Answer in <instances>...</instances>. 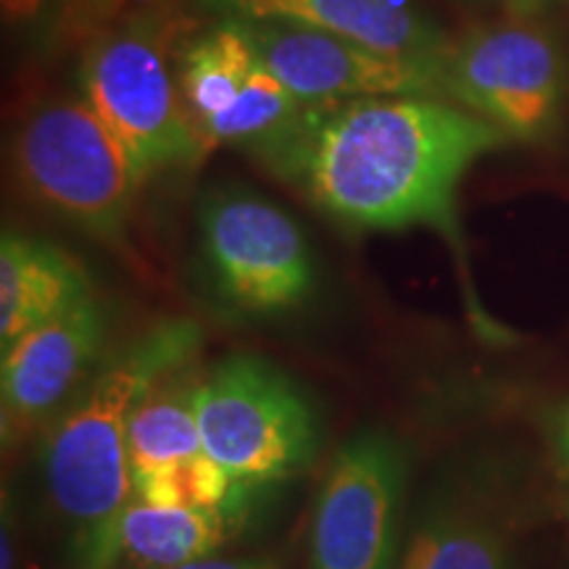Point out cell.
Masks as SVG:
<instances>
[{
	"label": "cell",
	"mask_w": 569,
	"mask_h": 569,
	"mask_svg": "<svg viewBox=\"0 0 569 569\" xmlns=\"http://www.w3.org/2000/svg\"><path fill=\"white\" fill-rule=\"evenodd\" d=\"M507 134L430 96L303 106L274 138L251 148L269 172L353 230H438L459 253L457 193L475 161Z\"/></svg>",
	"instance_id": "6da1fadb"
},
{
	"label": "cell",
	"mask_w": 569,
	"mask_h": 569,
	"mask_svg": "<svg viewBox=\"0 0 569 569\" xmlns=\"http://www.w3.org/2000/svg\"><path fill=\"white\" fill-rule=\"evenodd\" d=\"M201 327L169 319L142 332L92 372L48 425L40 461L48 493L67 522L80 569H113L119 525L134 498L127 436L142 398L184 369Z\"/></svg>",
	"instance_id": "7a4b0ae2"
},
{
	"label": "cell",
	"mask_w": 569,
	"mask_h": 569,
	"mask_svg": "<svg viewBox=\"0 0 569 569\" xmlns=\"http://www.w3.org/2000/svg\"><path fill=\"white\" fill-rule=\"evenodd\" d=\"M172 32L159 9H132L82 46L80 92L124 148L140 190L193 167L206 148L184 109Z\"/></svg>",
	"instance_id": "3957f363"
},
{
	"label": "cell",
	"mask_w": 569,
	"mask_h": 569,
	"mask_svg": "<svg viewBox=\"0 0 569 569\" xmlns=\"http://www.w3.org/2000/svg\"><path fill=\"white\" fill-rule=\"evenodd\" d=\"M13 163L46 209L98 243L127 246L140 184L124 148L82 96L34 106L13 140Z\"/></svg>",
	"instance_id": "277c9868"
},
{
	"label": "cell",
	"mask_w": 569,
	"mask_h": 569,
	"mask_svg": "<svg viewBox=\"0 0 569 569\" xmlns=\"http://www.w3.org/2000/svg\"><path fill=\"white\" fill-rule=\"evenodd\" d=\"M203 453L243 486H272L317 457L319 425L293 382L269 361L230 356L198 380Z\"/></svg>",
	"instance_id": "5b68a950"
},
{
	"label": "cell",
	"mask_w": 569,
	"mask_h": 569,
	"mask_svg": "<svg viewBox=\"0 0 569 569\" xmlns=\"http://www.w3.org/2000/svg\"><path fill=\"white\" fill-rule=\"evenodd\" d=\"M565 63L557 40L532 21L469 30L443 56V98L486 119L507 140H540L557 124Z\"/></svg>",
	"instance_id": "8992f818"
},
{
	"label": "cell",
	"mask_w": 569,
	"mask_h": 569,
	"mask_svg": "<svg viewBox=\"0 0 569 569\" xmlns=\"http://www.w3.org/2000/svg\"><path fill=\"white\" fill-rule=\"evenodd\" d=\"M201 243L213 288L246 315H282L315 288L301 227L280 206L246 190H219L201 206Z\"/></svg>",
	"instance_id": "52a82bcc"
},
{
	"label": "cell",
	"mask_w": 569,
	"mask_h": 569,
	"mask_svg": "<svg viewBox=\"0 0 569 569\" xmlns=\"http://www.w3.org/2000/svg\"><path fill=\"white\" fill-rule=\"evenodd\" d=\"M407 453L382 430L348 440L332 459L311 525L309 569H396Z\"/></svg>",
	"instance_id": "ba28073f"
},
{
	"label": "cell",
	"mask_w": 569,
	"mask_h": 569,
	"mask_svg": "<svg viewBox=\"0 0 569 569\" xmlns=\"http://www.w3.org/2000/svg\"><path fill=\"white\" fill-rule=\"evenodd\" d=\"M180 84L203 148L246 146L274 138L303 106L277 80L238 21L219 19L182 51Z\"/></svg>",
	"instance_id": "9c48e42d"
},
{
	"label": "cell",
	"mask_w": 569,
	"mask_h": 569,
	"mask_svg": "<svg viewBox=\"0 0 569 569\" xmlns=\"http://www.w3.org/2000/svg\"><path fill=\"white\" fill-rule=\"evenodd\" d=\"M238 24L301 106L386 96L443 98V59L386 53L365 42L288 21Z\"/></svg>",
	"instance_id": "30bf717a"
},
{
	"label": "cell",
	"mask_w": 569,
	"mask_h": 569,
	"mask_svg": "<svg viewBox=\"0 0 569 569\" xmlns=\"http://www.w3.org/2000/svg\"><path fill=\"white\" fill-rule=\"evenodd\" d=\"M106 330V311L90 293L3 348L6 443L53 419L77 396L101 359Z\"/></svg>",
	"instance_id": "8fae6325"
},
{
	"label": "cell",
	"mask_w": 569,
	"mask_h": 569,
	"mask_svg": "<svg viewBox=\"0 0 569 569\" xmlns=\"http://www.w3.org/2000/svg\"><path fill=\"white\" fill-rule=\"evenodd\" d=\"M217 19L288 21L365 42L377 51L443 59L451 40L407 0H196Z\"/></svg>",
	"instance_id": "7c38bea8"
},
{
	"label": "cell",
	"mask_w": 569,
	"mask_h": 569,
	"mask_svg": "<svg viewBox=\"0 0 569 569\" xmlns=\"http://www.w3.org/2000/svg\"><path fill=\"white\" fill-rule=\"evenodd\" d=\"M90 296L84 269L46 240L3 232L0 240V348Z\"/></svg>",
	"instance_id": "4fadbf2b"
},
{
	"label": "cell",
	"mask_w": 569,
	"mask_h": 569,
	"mask_svg": "<svg viewBox=\"0 0 569 569\" xmlns=\"http://www.w3.org/2000/svg\"><path fill=\"white\" fill-rule=\"evenodd\" d=\"M169 509L132 498L119 525V561L138 569H180L217 553L238 530L230 507Z\"/></svg>",
	"instance_id": "5bb4252c"
},
{
	"label": "cell",
	"mask_w": 569,
	"mask_h": 569,
	"mask_svg": "<svg viewBox=\"0 0 569 569\" xmlns=\"http://www.w3.org/2000/svg\"><path fill=\"white\" fill-rule=\"evenodd\" d=\"M396 569H517V561L498 525L446 503L419 517Z\"/></svg>",
	"instance_id": "9a60e30c"
},
{
	"label": "cell",
	"mask_w": 569,
	"mask_h": 569,
	"mask_svg": "<svg viewBox=\"0 0 569 569\" xmlns=\"http://www.w3.org/2000/svg\"><path fill=\"white\" fill-rule=\"evenodd\" d=\"M196 393L198 382H180L177 372L134 409L127 436L132 486L153 469L203 451Z\"/></svg>",
	"instance_id": "2e32d148"
},
{
	"label": "cell",
	"mask_w": 569,
	"mask_h": 569,
	"mask_svg": "<svg viewBox=\"0 0 569 569\" xmlns=\"http://www.w3.org/2000/svg\"><path fill=\"white\" fill-rule=\"evenodd\" d=\"M243 490L209 453L177 459L134 480V498L169 509H219L234 503Z\"/></svg>",
	"instance_id": "e0dca14e"
},
{
	"label": "cell",
	"mask_w": 569,
	"mask_h": 569,
	"mask_svg": "<svg viewBox=\"0 0 569 569\" xmlns=\"http://www.w3.org/2000/svg\"><path fill=\"white\" fill-rule=\"evenodd\" d=\"M3 24L32 53H59L80 46L71 0H0Z\"/></svg>",
	"instance_id": "ac0fdd59"
},
{
	"label": "cell",
	"mask_w": 569,
	"mask_h": 569,
	"mask_svg": "<svg viewBox=\"0 0 569 569\" xmlns=\"http://www.w3.org/2000/svg\"><path fill=\"white\" fill-rule=\"evenodd\" d=\"M138 0H71L77 19V34H80V46H84L90 38L122 19L124 13L138 9Z\"/></svg>",
	"instance_id": "d6986e66"
},
{
	"label": "cell",
	"mask_w": 569,
	"mask_h": 569,
	"mask_svg": "<svg viewBox=\"0 0 569 569\" xmlns=\"http://www.w3.org/2000/svg\"><path fill=\"white\" fill-rule=\"evenodd\" d=\"M180 569H282V567L269 557H246V559L209 557V559H201V561H196V565H188Z\"/></svg>",
	"instance_id": "ffe728a7"
},
{
	"label": "cell",
	"mask_w": 569,
	"mask_h": 569,
	"mask_svg": "<svg viewBox=\"0 0 569 569\" xmlns=\"http://www.w3.org/2000/svg\"><path fill=\"white\" fill-rule=\"evenodd\" d=\"M559 443H561V451H565V453H567V459H569V409L565 411V417H561Z\"/></svg>",
	"instance_id": "44dd1931"
},
{
	"label": "cell",
	"mask_w": 569,
	"mask_h": 569,
	"mask_svg": "<svg viewBox=\"0 0 569 569\" xmlns=\"http://www.w3.org/2000/svg\"><path fill=\"white\" fill-rule=\"evenodd\" d=\"M148 3H159V0H148Z\"/></svg>",
	"instance_id": "7402d4cb"
}]
</instances>
